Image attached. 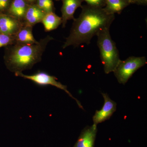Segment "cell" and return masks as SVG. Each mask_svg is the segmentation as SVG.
<instances>
[{"instance_id":"obj_9","label":"cell","mask_w":147,"mask_h":147,"mask_svg":"<svg viewBox=\"0 0 147 147\" xmlns=\"http://www.w3.org/2000/svg\"><path fill=\"white\" fill-rule=\"evenodd\" d=\"M62 27H65L67 23L69 20H74V13L78 7H82L83 0H62Z\"/></svg>"},{"instance_id":"obj_11","label":"cell","mask_w":147,"mask_h":147,"mask_svg":"<svg viewBox=\"0 0 147 147\" xmlns=\"http://www.w3.org/2000/svg\"><path fill=\"white\" fill-rule=\"evenodd\" d=\"M33 27L24 24L14 36L15 44L18 45H32L37 43L32 33Z\"/></svg>"},{"instance_id":"obj_3","label":"cell","mask_w":147,"mask_h":147,"mask_svg":"<svg viewBox=\"0 0 147 147\" xmlns=\"http://www.w3.org/2000/svg\"><path fill=\"white\" fill-rule=\"evenodd\" d=\"M96 36L97 45L100 51V59L104 67V71L108 74L113 72L121 61L118 50L115 43L111 38L110 28L102 29Z\"/></svg>"},{"instance_id":"obj_10","label":"cell","mask_w":147,"mask_h":147,"mask_svg":"<svg viewBox=\"0 0 147 147\" xmlns=\"http://www.w3.org/2000/svg\"><path fill=\"white\" fill-rule=\"evenodd\" d=\"M45 13L36 4L28 5L24 18V24L33 27L36 24L41 23Z\"/></svg>"},{"instance_id":"obj_18","label":"cell","mask_w":147,"mask_h":147,"mask_svg":"<svg viewBox=\"0 0 147 147\" xmlns=\"http://www.w3.org/2000/svg\"><path fill=\"white\" fill-rule=\"evenodd\" d=\"M10 0H0V11L6 9L9 6Z\"/></svg>"},{"instance_id":"obj_20","label":"cell","mask_w":147,"mask_h":147,"mask_svg":"<svg viewBox=\"0 0 147 147\" xmlns=\"http://www.w3.org/2000/svg\"><path fill=\"white\" fill-rule=\"evenodd\" d=\"M27 2L30 3H33L36 1V0H26Z\"/></svg>"},{"instance_id":"obj_7","label":"cell","mask_w":147,"mask_h":147,"mask_svg":"<svg viewBox=\"0 0 147 147\" xmlns=\"http://www.w3.org/2000/svg\"><path fill=\"white\" fill-rule=\"evenodd\" d=\"M104 98V105L102 109L96 110L93 117L94 124L97 125L110 118L117 109V103L110 98L107 94L102 93Z\"/></svg>"},{"instance_id":"obj_2","label":"cell","mask_w":147,"mask_h":147,"mask_svg":"<svg viewBox=\"0 0 147 147\" xmlns=\"http://www.w3.org/2000/svg\"><path fill=\"white\" fill-rule=\"evenodd\" d=\"M53 39V37L48 35L35 44L8 46L4 56L7 67L14 73L31 69L41 61L47 44Z\"/></svg>"},{"instance_id":"obj_5","label":"cell","mask_w":147,"mask_h":147,"mask_svg":"<svg viewBox=\"0 0 147 147\" xmlns=\"http://www.w3.org/2000/svg\"><path fill=\"white\" fill-rule=\"evenodd\" d=\"M15 75L16 76H19L25 79L31 80L38 86H45L51 85V86L57 87L60 89L63 90L70 97L76 100L79 108H83V107L79 100L74 97L69 92L67 89V86H65L60 82L57 81V79L55 76H51L44 71H40L32 75H26L22 73V72H16L15 73Z\"/></svg>"},{"instance_id":"obj_19","label":"cell","mask_w":147,"mask_h":147,"mask_svg":"<svg viewBox=\"0 0 147 147\" xmlns=\"http://www.w3.org/2000/svg\"><path fill=\"white\" fill-rule=\"evenodd\" d=\"M130 4H135L138 5H146L147 0H129Z\"/></svg>"},{"instance_id":"obj_8","label":"cell","mask_w":147,"mask_h":147,"mask_svg":"<svg viewBox=\"0 0 147 147\" xmlns=\"http://www.w3.org/2000/svg\"><path fill=\"white\" fill-rule=\"evenodd\" d=\"M97 131V125L94 124L86 127L73 147H94Z\"/></svg>"},{"instance_id":"obj_1","label":"cell","mask_w":147,"mask_h":147,"mask_svg":"<svg viewBox=\"0 0 147 147\" xmlns=\"http://www.w3.org/2000/svg\"><path fill=\"white\" fill-rule=\"evenodd\" d=\"M82 11L78 18L74 20L69 36L66 38L63 49L69 46L76 47L89 44L92 38L102 29L110 28L115 15L106 13L103 8L89 5L82 6Z\"/></svg>"},{"instance_id":"obj_6","label":"cell","mask_w":147,"mask_h":147,"mask_svg":"<svg viewBox=\"0 0 147 147\" xmlns=\"http://www.w3.org/2000/svg\"><path fill=\"white\" fill-rule=\"evenodd\" d=\"M24 25V21L9 14L0 13V33L14 36Z\"/></svg>"},{"instance_id":"obj_17","label":"cell","mask_w":147,"mask_h":147,"mask_svg":"<svg viewBox=\"0 0 147 147\" xmlns=\"http://www.w3.org/2000/svg\"><path fill=\"white\" fill-rule=\"evenodd\" d=\"M87 3L88 5L95 7L103 8L105 6L104 0H83Z\"/></svg>"},{"instance_id":"obj_13","label":"cell","mask_w":147,"mask_h":147,"mask_svg":"<svg viewBox=\"0 0 147 147\" xmlns=\"http://www.w3.org/2000/svg\"><path fill=\"white\" fill-rule=\"evenodd\" d=\"M103 10L110 15L120 14L124 9L130 5L129 0H104Z\"/></svg>"},{"instance_id":"obj_15","label":"cell","mask_w":147,"mask_h":147,"mask_svg":"<svg viewBox=\"0 0 147 147\" xmlns=\"http://www.w3.org/2000/svg\"><path fill=\"white\" fill-rule=\"evenodd\" d=\"M36 5L45 13L52 12L54 10L53 0H36Z\"/></svg>"},{"instance_id":"obj_21","label":"cell","mask_w":147,"mask_h":147,"mask_svg":"<svg viewBox=\"0 0 147 147\" xmlns=\"http://www.w3.org/2000/svg\"><path fill=\"white\" fill-rule=\"evenodd\" d=\"M56 1H60V0H56Z\"/></svg>"},{"instance_id":"obj_4","label":"cell","mask_w":147,"mask_h":147,"mask_svg":"<svg viewBox=\"0 0 147 147\" xmlns=\"http://www.w3.org/2000/svg\"><path fill=\"white\" fill-rule=\"evenodd\" d=\"M145 57H130L124 61L121 60L114 72L119 83L125 85L134 72L146 64Z\"/></svg>"},{"instance_id":"obj_14","label":"cell","mask_w":147,"mask_h":147,"mask_svg":"<svg viewBox=\"0 0 147 147\" xmlns=\"http://www.w3.org/2000/svg\"><path fill=\"white\" fill-rule=\"evenodd\" d=\"M61 17L53 11L45 13L41 23L43 24L45 32H50L57 28L62 24Z\"/></svg>"},{"instance_id":"obj_16","label":"cell","mask_w":147,"mask_h":147,"mask_svg":"<svg viewBox=\"0 0 147 147\" xmlns=\"http://www.w3.org/2000/svg\"><path fill=\"white\" fill-rule=\"evenodd\" d=\"M15 44L14 36L0 33V48Z\"/></svg>"},{"instance_id":"obj_12","label":"cell","mask_w":147,"mask_h":147,"mask_svg":"<svg viewBox=\"0 0 147 147\" xmlns=\"http://www.w3.org/2000/svg\"><path fill=\"white\" fill-rule=\"evenodd\" d=\"M26 0H13L8 9L9 15L24 21L28 5Z\"/></svg>"}]
</instances>
